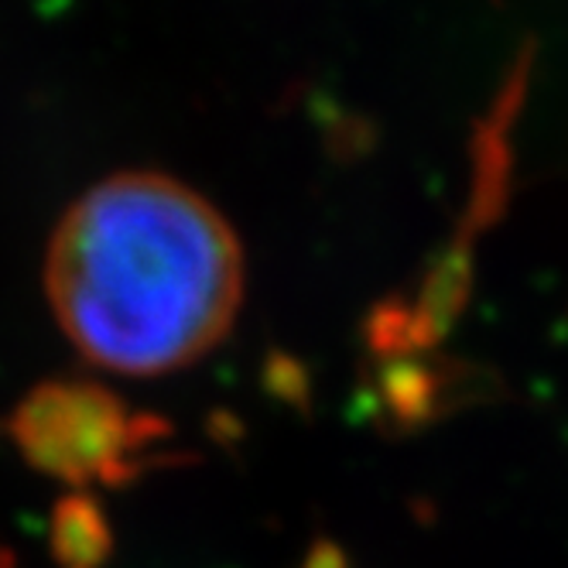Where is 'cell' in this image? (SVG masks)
Here are the masks:
<instances>
[{
  "label": "cell",
  "instance_id": "obj_1",
  "mask_svg": "<svg viewBox=\"0 0 568 568\" xmlns=\"http://www.w3.org/2000/svg\"><path fill=\"white\" fill-rule=\"evenodd\" d=\"M45 292L97 371L165 377L226 339L243 302V251L195 189L128 172L69 206L49 243Z\"/></svg>",
  "mask_w": 568,
  "mask_h": 568
}]
</instances>
